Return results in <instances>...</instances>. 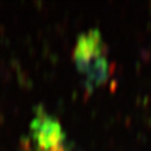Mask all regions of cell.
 I'll list each match as a JSON object with an SVG mask.
<instances>
[{
    "mask_svg": "<svg viewBox=\"0 0 151 151\" xmlns=\"http://www.w3.org/2000/svg\"><path fill=\"white\" fill-rule=\"evenodd\" d=\"M31 135L37 151H50L66 141L59 121L41 108L35 111V118L31 125Z\"/></svg>",
    "mask_w": 151,
    "mask_h": 151,
    "instance_id": "7a4b0ae2",
    "label": "cell"
},
{
    "mask_svg": "<svg viewBox=\"0 0 151 151\" xmlns=\"http://www.w3.org/2000/svg\"><path fill=\"white\" fill-rule=\"evenodd\" d=\"M50 151H80V150L76 149V147H73V145L67 144V142L65 141L62 145H60V146L56 147V148L52 149Z\"/></svg>",
    "mask_w": 151,
    "mask_h": 151,
    "instance_id": "3957f363",
    "label": "cell"
},
{
    "mask_svg": "<svg viewBox=\"0 0 151 151\" xmlns=\"http://www.w3.org/2000/svg\"><path fill=\"white\" fill-rule=\"evenodd\" d=\"M73 59L79 73L84 77L85 87L92 90L107 82L110 76L108 52L101 32L90 28L77 38Z\"/></svg>",
    "mask_w": 151,
    "mask_h": 151,
    "instance_id": "6da1fadb",
    "label": "cell"
}]
</instances>
